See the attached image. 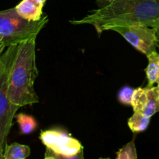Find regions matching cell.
Segmentation results:
<instances>
[{
	"instance_id": "19",
	"label": "cell",
	"mask_w": 159,
	"mask_h": 159,
	"mask_svg": "<svg viewBox=\"0 0 159 159\" xmlns=\"http://www.w3.org/2000/svg\"><path fill=\"white\" fill-rule=\"evenodd\" d=\"M35 1L38 2H40V3H41V4H43V5H44V4H45V2H46L47 0H35Z\"/></svg>"
},
{
	"instance_id": "7",
	"label": "cell",
	"mask_w": 159,
	"mask_h": 159,
	"mask_svg": "<svg viewBox=\"0 0 159 159\" xmlns=\"http://www.w3.org/2000/svg\"><path fill=\"white\" fill-rule=\"evenodd\" d=\"M131 107L134 112L143 113L148 117L159 112V86L139 87L134 89Z\"/></svg>"
},
{
	"instance_id": "5",
	"label": "cell",
	"mask_w": 159,
	"mask_h": 159,
	"mask_svg": "<svg viewBox=\"0 0 159 159\" xmlns=\"http://www.w3.org/2000/svg\"><path fill=\"white\" fill-rule=\"evenodd\" d=\"M46 146V159H83V146L69 133L61 129L41 130L39 137Z\"/></svg>"
},
{
	"instance_id": "11",
	"label": "cell",
	"mask_w": 159,
	"mask_h": 159,
	"mask_svg": "<svg viewBox=\"0 0 159 159\" xmlns=\"http://www.w3.org/2000/svg\"><path fill=\"white\" fill-rule=\"evenodd\" d=\"M151 117L145 116L143 113L134 112L131 117L127 121L129 128L134 133H139L144 131L150 124Z\"/></svg>"
},
{
	"instance_id": "1",
	"label": "cell",
	"mask_w": 159,
	"mask_h": 159,
	"mask_svg": "<svg viewBox=\"0 0 159 159\" xmlns=\"http://www.w3.org/2000/svg\"><path fill=\"white\" fill-rule=\"evenodd\" d=\"M74 25L90 24L100 34L116 26H159V0H113L98 8L82 20H71Z\"/></svg>"
},
{
	"instance_id": "12",
	"label": "cell",
	"mask_w": 159,
	"mask_h": 159,
	"mask_svg": "<svg viewBox=\"0 0 159 159\" xmlns=\"http://www.w3.org/2000/svg\"><path fill=\"white\" fill-rule=\"evenodd\" d=\"M16 120L20 127L22 134H30L33 133L37 127V123L34 117L26 113H20L16 114Z\"/></svg>"
},
{
	"instance_id": "3",
	"label": "cell",
	"mask_w": 159,
	"mask_h": 159,
	"mask_svg": "<svg viewBox=\"0 0 159 159\" xmlns=\"http://www.w3.org/2000/svg\"><path fill=\"white\" fill-rule=\"evenodd\" d=\"M49 21L43 15L39 21H29L23 18L16 11L15 7L0 11V38L7 47L37 38L39 33Z\"/></svg>"
},
{
	"instance_id": "2",
	"label": "cell",
	"mask_w": 159,
	"mask_h": 159,
	"mask_svg": "<svg viewBox=\"0 0 159 159\" xmlns=\"http://www.w3.org/2000/svg\"><path fill=\"white\" fill-rule=\"evenodd\" d=\"M36 40L37 38H34L17 45L9 71V99L20 107L39 102L38 96L34 89V82L38 76L36 64Z\"/></svg>"
},
{
	"instance_id": "15",
	"label": "cell",
	"mask_w": 159,
	"mask_h": 159,
	"mask_svg": "<svg viewBox=\"0 0 159 159\" xmlns=\"http://www.w3.org/2000/svg\"><path fill=\"white\" fill-rule=\"evenodd\" d=\"M95 1H96V4H97L98 8H102L110 4L113 0H95Z\"/></svg>"
},
{
	"instance_id": "4",
	"label": "cell",
	"mask_w": 159,
	"mask_h": 159,
	"mask_svg": "<svg viewBox=\"0 0 159 159\" xmlns=\"http://www.w3.org/2000/svg\"><path fill=\"white\" fill-rule=\"evenodd\" d=\"M17 45L7 47L1 55L0 69V146L5 148L7 137L12 126V120L20 107L11 101L8 93L9 75L16 51Z\"/></svg>"
},
{
	"instance_id": "16",
	"label": "cell",
	"mask_w": 159,
	"mask_h": 159,
	"mask_svg": "<svg viewBox=\"0 0 159 159\" xmlns=\"http://www.w3.org/2000/svg\"><path fill=\"white\" fill-rule=\"evenodd\" d=\"M6 48V47L5 46L4 43H3L2 42L1 38H0V54H2L3 51H4V49Z\"/></svg>"
},
{
	"instance_id": "18",
	"label": "cell",
	"mask_w": 159,
	"mask_h": 159,
	"mask_svg": "<svg viewBox=\"0 0 159 159\" xmlns=\"http://www.w3.org/2000/svg\"><path fill=\"white\" fill-rule=\"evenodd\" d=\"M155 30H156V34H157V37H158V39L159 40V26H157L156 28H155Z\"/></svg>"
},
{
	"instance_id": "6",
	"label": "cell",
	"mask_w": 159,
	"mask_h": 159,
	"mask_svg": "<svg viewBox=\"0 0 159 159\" xmlns=\"http://www.w3.org/2000/svg\"><path fill=\"white\" fill-rule=\"evenodd\" d=\"M110 30L120 34L135 49L146 56L156 51L159 40L155 28L145 25H134L130 26H116Z\"/></svg>"
},
{
	"instance_id": "10",
	"label": "cell",
	"mask_w": 159,
	"mask_h": 159,
	"mask_svg": "<svg viewBox=\"0 0 159 159\" xmlns=\"http://www.w3.org/2000/svg\"><path fill=\"white\" fill-rule=\"evenodd\" d=\"M29 146L19 143L6 144L4 148V159H25L30 155Z\"/></svg>"
},
{
	"instance_id": "17",
	"label": "cell",
	"mask_w": 159,
	"mask_h": 159,
	"mask_svg": "<svg viewBox=\"0 0 159 159\" xmlns=\"http://www.w3.org/2000/svg\"><path fill=\"white\" fill-rule=\"evenodd\" d=\"M0 159H4V148L0 146Z\"/></svg>"
},
{
	"instance_id": "20",
	"label": "cell",
	"mask_w": 159,
	"mask_h": 159,
	"mask_svg": "<svg viewBox=\"0 0 159 159\" xmlns=\"http://www.w3.org/2000/svg\"><path fill=\"white\" fill-rule=\"evenodd\" d=\"M1 55H2V54H0V69H1V65H2V60H1Z\"/></svg>"
},
{
	"instance_id": "8",
	"label": "cell",
	"mask_w": 159,
	"mask_h": 159,
	"mask_svg": "<svg viewBox=\"0 0 159 159\" xmlns=\"http://www.w3.org/2000/svg\"><path fill=\"white\" fill-rule=\"evenodd\" d=\"M44 5L35 0H22L15 9L20 16L29 21H39L43 16V8Z\"/></svg>"
},
{
	"instance_id": "14",
	"label": "cell",
	"mask_w": 159,
	"mask_h": 159,
	"mask_svg": "<svg viewBox=\"0 0 159 159\" xmlns=\"http://www.w3.org/2000/svg\"><path fill=\"white\" fill-rule=\"evenodd\" d=\"M134 89L129 86L123 87L118 93V100L121 104L126 106H131L132 96Z\"/></svg>"
},
{
	"instance_id": "13",
	"label": "cell",
	"mask_w": 159,
	"mask_h": 159,
	"mask_svg": "<svg viewBox=\"0 0 159 159\" xmlns=\"http://www.w3.org/2000/svg\"><path fill=\"white\" fill-rule=\"evenodd\" d=\"M116 159H137L136 146H135L134 140H132L130 142L127 143L122 148L120 149L116 152Z\"/></svg>"
},
{
	"instance_id": "21",
	"label": "cell",
	"mask_w": 159,
	"mask_h": 159,
	"mask_svg": "<svg viewBox=\"0 0 159 159\" xmlns=\"http://www.w3.org/2000/svg\"></svg>"
},
{
	"instance_id": "9",
	"label": "cell",
	"mask_w": 159,
	"mask_h": 159,
	"mask_svg": "<svg viewBox=\"0 0 159 159\" xmlns=\"http://www.w3.org/2000/svg\"><path fill=\"white\" fill-rule=\"evenodd\" d=\"M148 64L145 68L148 79V87L154 86L155 84L159 86V54L154 51L147 55Z\"/></svg>"
}]
</instances>
